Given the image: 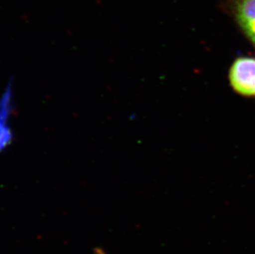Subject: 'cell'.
I'll return each mask as SVG.
<instances>
[{
  "instance_id": "obj_1",
  "label": "cell",
  "mask_w": 255,
  "mask_h": 254,
  "mask_svg": "<svg viewBox=\"0 0 255 254\" xmlns=\"http://www.w3.org/2000/svg\"><path fill=\"white\" fill-rule=\"evenodd\" d=\"M228 81L236 94L246 99H255V56L236 57L229 68Z\"/></svg>"
},
{
  "instance_id": "obj_2",
  "label": "cell",
  "mask_w": 255,
  "mask_h": 254,
  "mask_svg": "<svg viewBox=\"0 0 255 254\" xmlns=\"http://www.w3.org/2000/svg\"><path fill=\"white\" fill-rule=\"evenodd\" d=\"M222 4L255 50V0H222Z\"/></svg>"
},
{
  "instance_id": "obj_3",
  "label": "cell",
  "mask_w": 255,
  "mask_h": 254,
  "mask_svg": "<svg viewBox=\"0 0 255 254\" xmlns=\"http://www.w3.org/2000/svg\"><path fill=\"white\" fill-rule=\"evenodd\" d=\"M9 95H4V99L1 102L0 108V151L4 149L12 138L9 128L6 125V118L7 116V105L9 103Z\"/></svg>"
}]
</instances>
